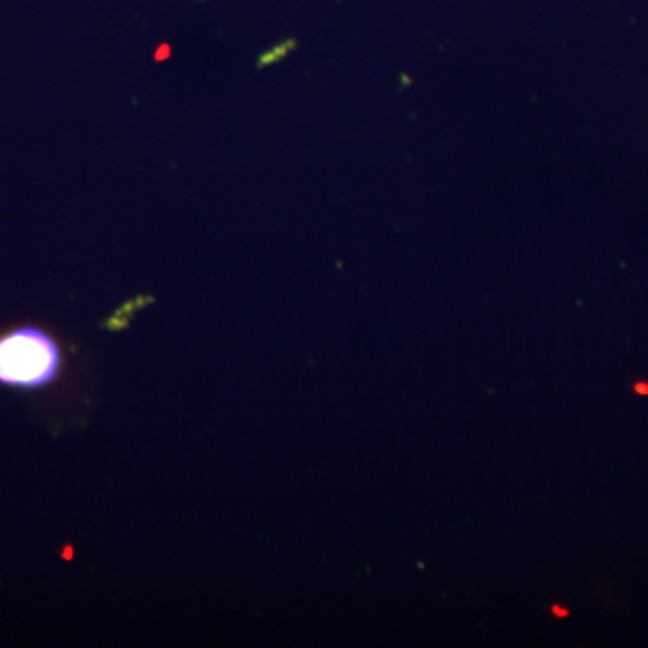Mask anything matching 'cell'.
<instances>
[{
    "label": "cell",
    "mask_w": 648,
    "mask_h": 648,
    "mask_svg": "<svg viewBox=\"0 0 648 648\" xmlns=\"http://www.w3.org/2000/svg\"><path fill=\"white\" fill-rule=\"evenodd\" d=\"M62 370V350L53 336L37 327H19L0 336V384L40 389Z\"/></svg>",
    "instance_id": "6da1fadb"
},
{
    "label": "cell",
    "mask_w": 648,
    "mask_h": 648,
    "mask_svg": "<svg viewBox=\"0 0 648 648\" xmlns=\"http://www.w3.org/2000/svg\"><path fill=\"white\" fill-rule=\"evenodd\" d=\"M634 391H636L638 394H641V397H647L648 382H644V380H641V382H636V384H634Z\"/></svg>",
    "instance_id": "7a4b0ae2"
}]
</instances>
